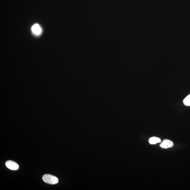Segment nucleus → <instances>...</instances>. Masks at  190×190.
<instances>
[{"label": "nucleus", "instance_id": "nucleus-6", "mask_svg": "<svg viewBox=\"0 0 190 190\" xmlns=\"http://www.w3.org/2000/svg\"><path fill=\"white\" fill-rule=\"evenodd\" d=\"M183 103L184 105L187 106H190V94L188 96L183 100Z\"/></svg>", "mask_w": 190, "mask_h": 190}, {"label": "nucleus", "instance_id": "nucleus-5", "mask_svg": "<svg viewBox=\"0 0 190 190\" xmlns=\"http://www.w3.org/2000/svg\"><path fill=\"white\" fill-rule=\"evenodd\" d=\"M149 143L151 144H154L161 142V139L159 138L155 137H151L149 139Z\"/></svg>", "mask_w": 190, "mask_h": 190}, {"label": "nucleus", "instance_id": "nucleus-3", "mask_svg": "<svg viewBox=\"0 0 190 190\" xmlns=\"http://www.w3.org/2000/svg\"><path fill=\"white\" fill-rule=\"evenodd\" d=\"M174 146L173 141L168 139L164 140L160 145V146L163 149H168L171 148Z\"/></svg>", "mask_w": 190, "mask_h": 190}, {"label": "nucleus", "instance_id": "nucleus-4", "mask_svg": "<svg viewBox=\"0 0 190 190\" xmlns=\"http://www.w3.org/2000/svg\"><path fill=\"white\" fill-rule=\"evenodd\" d=\"M32 30L33 32L36 35L40 34L41 32V29L38 24H35L32 28Z\"/></svg>", "mask_w": 190, "mask_h": 190}, {"label": "nucleus", "instance_id": "nucleus-1", "mask_svg": "<svg viewBox=\"0 0 190 190\" xmlns=\"http://www.w3.org/2000/svg\"><path fill=\"white\" fill-rule=\"evenodd\" d=\"M42 179L46 183L55 184L58 183L59 179L57 177L49 174H46L42 177Z\"/></svg>", "mask_w": 190, "mask_h": 190}, {"label": "nucleus", "instance_id": "nucleus-2", "mask_svg": "<svg viewBox=\"0 0 190 190\" xmlns=\"http://www.w3.org/2000/svg\"><path fill=\"white\" fill-rule=\"evenodd\" d=\"M5 165L7 168L12 170H17L19 168V165L17 163L12 160H8L5 163Z\"/></svg>", "mask_w": 190, "mask_h": 190}]
</instances>
